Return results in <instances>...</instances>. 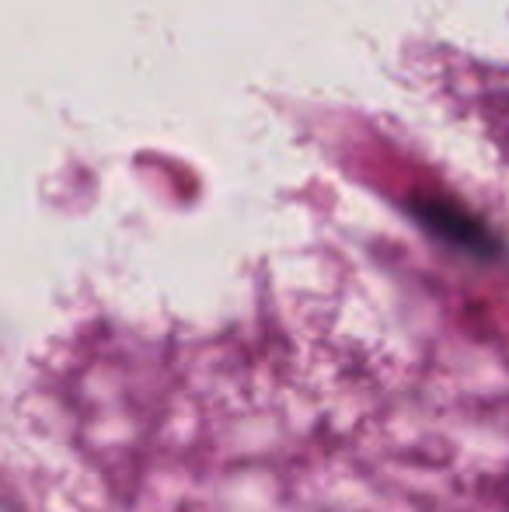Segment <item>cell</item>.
I'll return each instance as SVG.
<instances>
[{
  "instance_id": "1",
  "label": "cell",
  "mask_w": 509,
  "mask_h": 512,
  "mask_svg": "<svg viewBox=\"0 0 509 512\" xmlns=\"http://www.w3.org/2000/svg\"><path fill=\"white\" fill-rule=\"evenodd\" d=\"M415 213H419V220H426L436 234L447 237V241L464 244V248H471V251H496L492 230L485 227L475 213L450 203V199L422 196V199H415Z\"/></svg>"
}]
</instances>
